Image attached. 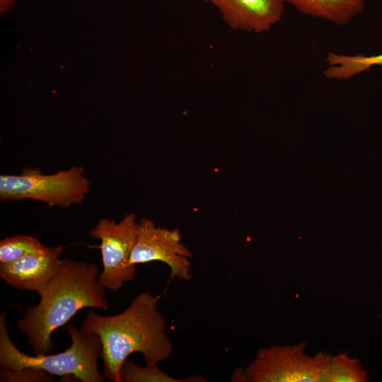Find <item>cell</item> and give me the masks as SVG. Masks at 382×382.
Segmentation results:
<instances>
[{"mask_svg": "<svg viewBox=\"0 0 382 382\" xmlns=\"http://www.w3.org/2000/svg\"><path fill=\"white\" fill-rule=\"evenodd\" d=\"M161 297L144 291L119 314L106 316L92 311L86 314L80 330L99 337L105 379L122 382L121 366L132 353H141L146 364H158L171 355L173 344L158 308Z\"/></svg>", "mask_w": 382, "mask_h": 382, "instance_id": "cell-1", "label": "cell"}, {"mask_svg": "<svg viewBox=\"0 0 382 382\" xmlns=\"http://www.w3.org/2000/svg\"><path fill=\"white\" fill-rule=\"evenodd\" d=\"M99 274L94 264L62 259L58 272L38 294L39 303L28 307L16 322L18 330L27 336L35 354H52V334L79 310L108 308Z\"/></svg>", "mask_w": 382, "mask_h": 382, "instance_id": "cell-2", "label": "cell"}, {"mask_svg": "<svg viewBox=\"0 0 382 382\" xmlns=\"http://www.w3.org/2000/svg\"><path fill=\"white\" fill-rule=\"evenodd\" d=\"M71 345L57 354L28 355L19 350L11 341L6 325V313L0 315L1 368L19 369L30 368L50 375L69 376L82 382H103L99 372L98 359L101 343L95 333L78 330L71 323L66 324Z\"/></svg>", "mask_w": 382, "mask_h": 382, "instance_id": "cell-3", "label": "cell"}, {"mask_svg": "<svg viewBox=\"0 0 382 382\" xmlns=\"http://www.w3.org/2000/svg\"><path fill=\"white\" fill-rule=\"evenodd\" d=\"M91 190L83 167L73 166L53 174L28 168L18 175H0L2 201L31 199L49 207H68L81 203Z\"/></svg>", "mask_w": 382, "mask_h": 382, "instance_id": "cell-4", "label": "cell"}, {"mask_svg": "<svg viewBox=\"0 0 382 382\" xmlns=\"http://www.w3.org/2000/svg\"><path fill=\"white\" fill-rule=\"evenodd\" d=\"M306 342L260 348L244 370L245 381L319 382L328 381L332 356L306 352Z\"/></svg>", "mask_w": 382, "mask_h": 382, "instance_id": "cell-5", "label": "cell"}, {"mask_svg": "<svg viewBox=\"0 0 382 382\" xmlns=\"http://www.w3.org/2000/svg\"><path fill=\"white\" fill-rule=\"evenodd\" d=\"M137 222L135 214L125 215L119 222L101 219L89 235L100 240L103 271L98 281L107 289L117 291L134 277L136 265L129 260L136 241Z\"/></svg>", "mask_w": 382, "mask_h": 382, "instance_id": "cell-6", "label": "cell"}, {"mask_svg": "<svg viewBox=\"0 0 382 382\" xmlns=\"http://www.w3.org/2000/svg\"><path fill=\"white\" fill-rule=\"evenodd\" d=\"M191 256L190 250L182 243L178 229L157 226L146 217L137 224L131 265L160 261L169 267L171 279L188 280L191 278Z\"/></svg>", "mask_w": 382, "mask_h": 382, "instance_id": "cell-7", "label": "cell"}, {"mask_svg": "<svg viewBox=\"0 0 382 382\" xmlns=\"http://www.w3.org/2000/svg\"><path fill=\"white\" fill-rule=\"evenodd\" d=\"M63 250L62 245L49 247L45 252L0 264V277L14 288L39 294L58 272Z\"/></svg>", "mask_w": 382, "mask_h": 382, "instance_id": "cell-8", "label": "cell"}, {"mask_svg": "<svg viewBox=\"0 0 382 382\" xmlns=\"http://www.w3.org/2000/svg\"><path fill=\"white\" fill-rule=\"evenodd\" d=\"M216 7L231 28L255 33L269 31L284 13V0H203Z\"/></svg>", "mask_w": 382, "mask_h": 382, "instance_id": "cell-9", "label": "cell"}, {"mask_svg": "<svg viewBox=\"0 0 382 382\" xmlns=\"http://www.w3.org/2000/svg\"><path fill=\"white\" fill-rule=\"evenodd\" d=\"M299 12L324 19L338 25H345L361 13L364 0H284Z\"/></svg>", "mask_w": 382, "mask_h": 382, "instance_id": "cell-10", "label": "cell"}, {"mask_svg": "<svg viewBox=\"0 0 382 382\" xmlns=\"http://www.w3.org/2000/svg\"><path fill=\"white\" fill-rule=\"evenodd\" d=\"M328 67L323 74L328 79L348 80L374 66H382V53L373 55H347L328 52Z\"/></svg>", "mask_w": 382, "mask_h": 382, "instance_id": "cell-11", "label": "cell"}, {"mask_svg": "<svg viewBox=\"0 0 382 382\" xmlns=\"http://www.w3.org/2000/svg\"><path fill=\"white\" fill-rule=\"evenodd\" d=\"M367 371L360 361L347 354L332 356L328 374V382H366Z\"/></svg>", "mask_w": 382, "mask_h": 382, "instance_id": "cell-12", "label": "cell"}, {"mask_svg": "<svg viewBox=\"0 0 382 382\" xmlns=\"http://www.w3.org/2000/svg\"><path fill=\"white\" fill-rule=\"evenodd\" d=\"M37 238L26 235L6 237L0 241V264L8 263L30 253L47 250Z\"/></svg>", "mask_w": 382, "mask_h": 382, "instance_id": "cell-13", "label": "cell"}, {"mask_svg": "<svg viewBox=\"0 0 382 382\" xmlns=\"http://www.w3.org/2000/svg\"><path fill=\"white\" fill-rule=\"evenodd\" d=\"M121 381L124 382H186L192 379H178L161 370L157 364L138 366L126 359L120 369Z\"/></svg>", "mask_w": 382, "mask_h": 382, "instance_id": "cell-14", "label": "cell"}, {"mask_svg": "<svg viewBox=\"0 0 382 382\" xmlns=\"http://www.w3.org/2000/svg\"><path fill=\"white\" fill-rule=\"evenodd\" d=\"M1 381L14 382H44L52 381V375L44 371L30 368L11 369L1 368Z\"/></svg>", "mask_w": 382, "mask_h": 382, "instance_id": "cell-15", "label": "cell"}, {"mask_svg": "<svg viewBox=\"0 0 382 382\" xmlns=\"http://www.w3.org/2000/svg\"><path fill=\"white\" fill-rule=\"evenodd\" d=\"M16 0H0V11L4 13L10 10Z\"/></svg>", "mask_w": 382, "mask_h": 382, "instance_id": "cell-16", "label": "cell"}]
</instances>
